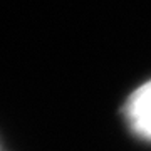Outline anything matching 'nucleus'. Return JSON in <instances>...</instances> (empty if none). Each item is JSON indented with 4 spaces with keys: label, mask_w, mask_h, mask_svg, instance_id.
I'll list each match as a JSON object with an SVG mask.
<instances>
[{
    "label": "nucleus",
    "mask_w": 151,
    "mask_h": 151,
    "mask_svg": "<svg viewBox=\"0 0 151 151\" xmlns=\"http://www.w3.org/2000/svg\"><path fill=\"white\" fill-rule=\"evenodd\" d=\"M124 118L136 136L151 141V79L128 97L124 104Z\"/></svg>",
    "instance_id": "obj_1"
}]
</instances>
